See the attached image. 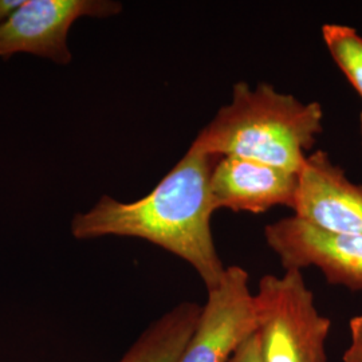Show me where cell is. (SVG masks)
<instances>
[{"label": "cell", "instance_id": "cell-1", "mask_svg": "<svg viewBox=\"0 0 362 362\" xmlns=\"http://www.w3.org/2000/svg\"><path fill=\"white\" fill-rule=\"evenodd\" d=\"M216 157L189 146L153 191L130 203L103 196L71 220L78 240L125 236L146 240L187 262L207 290L219 285L227 267L212 236L209 179Z\"/></svg>", "mask_w": 362, "mask_h": 362}, {"label": "cell", "instance_id": "cell-2", "mask_svg": "<svg viewBox=\"0 0 362 362\" xmlns=\"http://www.w3.org/2000/svg\"><path fill=\"white\" fill-rule=\"evenodd\" d=\"M324 132L318 103H302L269 83L233 85L231 103L220 107L191 148L212 157H242L299 173Z\"/></svg>", "mask_w": 362, "mask_h": 362}, {"label": "cell", "instance_id": "cell-3", "mask_svg": "<svg viewBox=\"0 0 362 362\" xmlns=\"http://www.w3.org/2000/svg\"><path fill=\"white\" fill-rule=\"evenodd\" d=\"M254 297L262 362H327L332 322L317 309L302 272L264 275Z\"/></svg>", "mask_w": 362, "mask_h": 362}, {"label": "cell", "instance_id": "cell-4", "mask_svg": "<svg viewBox=\"0 0 362 362\" xmlns=\"http://www.w3.org/2000/svg\"><path fill=\"white\" fill-rule=\"evenodd\" d=\"M264 238L285 270L315 267L330 285L362 290V235L330 233L294 215L266 226Z\"/></svg>", "mask_w": 362, "mask_h": 362}, {"label": "cell", "instance_id": "cell-5", "mask_svg": "<svg viewBox=\"0 0 362 362\" xmlns=\"http://www.w3.org/2000/svg\"><path fill=\"white\" fill-rule=\"evenodd\" d=\"M207 291V302L179 362H230L238 348L257 333L255 297L243 267L228 266L219 285Z\"/></svg>", "mask_w": 362, "mask_h": 362}, {"label": "cell", "instance_id": "cell-6", "mask_svg": "<svg viewBox=\"0 0 362 362\" xmlns=\"http://www.w3.org/2000/svg\"><path fill=\"white\" fill-rule=\"evenodd\" d=\"M122 11L112 0H25L0 26V58L28 52L59 65L70 64L67 34L79 18H110Z\"/></svg>", "mask_w": 362, "mask_h": 362}, {"label": "cell", "instance_id": "cell-7", "mask_svg": "<svg viewBox=\"0 0 362 362\" xmlns=\"http://www.w3.org/2000/svg\"><path fill=\"white\" fill-rule=\"evenodd\" d=\"M294 212L326 231L362 235V184L350 180L326 152L315 151L299 172Z\"/></svg>", "mask_w": 362, "mask_h": 362}, {"label": "cell", "instance_id": "cell-8", "mask_svg": "<svg viewBox=\"0 0 362 362\" xmlns=\"http://www.w3.org/2000/svg\"><path fill=\"white\" fill-rule=\"evenodd\" d=\"M299 173L260 161L226 156L215 164L209 179L214 211L263 214L278 206H296Z\"/></svg>", "mask_w": 362, "mask_h": 362}, {"label": "cell", "instance_id": "cell-9", "mask_svg": "<svg viewBox=\"0 0 362 362\" xmlns=\"http://www.w3.org/2000/svg\"><path fill=\"white\" fill-rule=\"evenodd\" d=\"M202 314L194 302H181L158 317L118 362H179Z\"/></svg>", "mask_w": 362, "mask_h": 362}, {"label": "cell", "instance_id": "cell-10", "mask_svg": "<svg viewBox=\"0 0 362 362\" xmlns=\"http://www.w3.org/2000/svg\"><path fill=\"white\" fill-rule=\"evenodd\" d=\"M322 38L333 61L362 98V37L349 26L326 23Z\"/></svg>", "mask_w": 362, "mask_h": 362}, {"label": "cell", "instance_id": "cell-11", "mask_svg": "<svg viewBox=\"0 0 362 362\" xmlns=\"http://www.w3.org/2000/svg\"><path fill=\"white\" fill-rule=\"evenodd\" d=\"M350 344L344 351L342 361L362 362V315H356L349 322Z\"/></svg>", "mask_w": 362, "mask_h": 362}, {"label": "cell", "instance_id": "cell-12", "mask_svg": "<svg viewBox=\"0 0 362 362\" xmlns=\"http://www.w3.org/2000/svg\"><path fill=\"white\" fill-rule=\"evenodd\" d=\"M230 362H262L257 333L247 338L238 348Z\"/></svg>", "mask_w": 362, "mask_h": 362}, {"label": "cell", "instance_id": "cell-13", "mask_svg": "<svg viewBox=\"0 0 362 362\" xmlns=\"http://www.w3.org/2000/svg\"><path fill=\"white\" fill-rule=\"evenodd\" d=\"M25 0H0V26H3Z\"/></svg>", "mask_w": 362, "mask_h": 362}, {"label": "cell", "instance_id": "cell-14", "mask_svg": "<svg viewBox=\"0 0 362 362\" xmlns=\"http://www.w3.org/2000/svg\"><path fill=\"white\" fill-rule=\"evenodd\" d=\"M360 133H361V143H362V112L360 115Z\"/></svg>", "mask_w": 362, "mask_h": 362}]
</instances>
